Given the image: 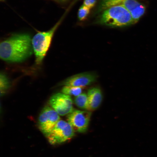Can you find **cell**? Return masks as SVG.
I'll return each instance as SVG.
<instances>
[{
    "instance_id": "obj_14",
    "label": "cell",
    "mask_w": 157,
    "mask_h": 157,
    "mask_svg": "<svg viewBox=\"0 0 157 157\" xmlns=\"http://www.w3.org/2000/svg\"><path fill=\"white\" fill-rule=\"evenodd\" d=\"M90 9L84 5L79 8L78 13V17L80 21L85 19L90 12Z\"/></svg>"
},
{
    "instance_id": "obj_11",
    "label": "cell",
    "mask_w": 157,
    "mask_h": 157,
    "mask_svg": "<svg viewBox=\"0 0 157 157\" xmlns=\"http://www.w3.org/2000/svg\"><path fill=\"white\" fill-rule=\"evenodd\" d=\"M75 104L79 108L89 110V106L87 94L81 93L76 96L74 99Z\"/></svg>"
},
{
    "instance_id": "obj_2",
    "label": "cell",
    "mask_w": 157,
    "mask_h": 157,
    "mask_svg": "<svg viewBox=\"0 0 157 157\" xmlns=\"http://www.w3.org/2000/svg\"><path fill=\"white\" fill-rule=\"evenodd\" d=\"M99 13L96 23L99 24L112 27H120L134 24L129 11L122 6H113Z\"/></svg>"
},
{
    "instance_id": "obj_13",
    "label": "cell",
    "mask_w": 157,
    "mask_h": 157,
    "mask_svg": "<svg viewBox=\"0 0 157 157\" xmlns=\"http://www.w3.org/2000/svg\"><path fill=\"white\" fill-rule=\"evenodd\" d=\"M0 92L1 95L3 94L9 88L10 84L6 76L3 73L0 74Z\"/></svg>"
},
{
    "instance_id": "obj_18",
    "label": "cell",
    "mask_w": 157,
    "mask_h": 157,
    "mask_svg": "<svg viewBox=\"0 0 157 157\" xmlns=\"http://www.w3.org/2000/svg\"></svg>"
},
{
    "instance_id": "obj_17",
    "label": "cell",
    "mask_w": 157,
    "mask_h": 157,
    "mask_svg": "<svg viewBox=\"0 0 157 157\" xmlns=\"http://www.w3.org/2000/svg\"><path fill=\"white\" fill-rule=\"evenodd\" d=\"M0 1H4V0H0Z\"/></svg>"
},
{
    "instance_id": "obj_10",
    "label": "cell",
    "mask_w": 157,
    "mask_h": 157,
    "mask_svg": "<svg viewBox=\"0 0 157 157\" xmlns=\"http://www.w3.org/2000/svg\"><path fill=\"white\" fill-rule=\"evenodd\" d=\"M89 110L97 109L101 104L102 100V95L101 90L97 87L89 89L87 94Z\"/></svg>"
},
{
    "instance_id": "obj_12",
    "label": "cell",
    "mask_w": 157,
    "mask_h": 157,
    "mask_svg": "<svg viewBox=\"0 0 157 157\" xmlns=\"http://www.w3.org/2000/svg\"><path fill=\"white\" fill-rule=\"evenodd\" d=\"M84 87L72 86L64 85L62 90L63 93L69 95H73L75 97L81 93Z\"/></svg>"
},
{
    "instance_id": "obj_7",
    "label": "cell",
    "mask_w": 157,
    "mask_h": 157,
    "mask_svg": "<svg viewBox=\"0 0 157 157\" xmlns=\"http://www.w3.org/2000/svg\"><path fill=\"white\" fill-rule=\"evenodd\" d=\"M91 114L89 111L74 109L68 114L67 122L75 132L84 133L87 129Z\"/></svg>"
},
{
    "instance_id": "obj_1",
    "label": "cell",
    "mask_w": 157,
    "mask_h": 157,
    "mask_svg": "<svg viewBox=\"0 0 157 157\" xmlns=\"http://www.w3.org/2000/svg\"><path fill=\"white\" fill-rule=\"evenodd\" d=\"M30 35L27 33L13 35L0 44V57L2 60L12 62H21L32 53Z\"/></svg>"
},
{
    "instance_id": "obj_8",
    "label": "cell",
    "mask_w": 157,
    "mask_h": 157,
    "mask_svg": "<svg viewBox=\"0 0 157 157\" xmlns=\"http://www.w3.org/2000/svg\"><path fill=\"white\" fill-rule=\"evenodd\" d=\"M72 103L70 96L63 93L54 94L49 100L51 108L61 116L68 114L73 110Z\"/></svg>"
},
{
    "instance_id": "obj_5",
    "label": "cell",
    "mask_w": 157,
    "mask_h": 157,
    "mask_svg": "<svg viewBox=\"0 0 157 157\" xmlns=\"http://www.w3.org/2000/svg\"><path fill=\"white\" fill-rule=\"evenodd\" d=\"M74 132L68 122L60 120L46 137L51 144L55 145L70 139L74 135Z\"/></svg>"
},
{
    "instance_id": "obj_6",
    "label": "cell",
    "mask_w": 157,
    "mask_h": 157,
    "mask_svg": "<svg viewBox=\"0 0 157 157\" xmlns=\"http://www.w3.org/2000/svg\"><path fill=\"white\" fill-rule=\"evenodd\" d=\"M60 120L59 115L52 108L48 106L44 107L39 116L38 127L46 137Z\"/></svg>"
},
{
    "instance_id": "obj_4",
    "label": "cell",
    "mask_w": 157,
    "mask_h": 157,
    "mask_svg": "<svg viewBox=\"0 0 157 157\" xmlns=\"http://www.w3.org/2000/svg\"><path fill=\"white\" fill-rule=\"evenodd\" d=\"M115 5H120L125 8L131 13L134 24L137 22L145 13V8L137 0H100L97 12L102 11Z\"/></svg>"
},
{
    "instance_id": "obj_9",
    "label": "cell",
    "mask_w": 157,
    "mask_h": 157,
    "mask_svg": "<svg viewBox=\"0 0 157 157\" xmlns=\"http://www.w3.org/2000/svg\"><path fill=\"white\" fill-rule=\"evenodd\" d=\"M97 78V75L93 73H82L67 78L63 81L61 84L64 86L84 87L95 81Z\"/></svg>"
},
{
    "instance_id": "obj_3",
    "label": "cell",
    "mask_w": 157,
    "mask_h": 157,
    "mask_svg": "<svg viewBox=\"0 0 157 157\" xmlns=\"http://www.w3.org/2000/svg\"><path fill=\"white\" fill-rule=\"evenodd\" d=\"M63 19V17L51 28L46 31L39 32L31 40L35 62L40 64L42 62L48 50L53 35Z\"/></svg>"
},
{
    "instance_id": "obj_16",
    "label": "cell",
    "mask_w": 157,
    "mask_h": 157,
    "mask_svg": "<svg viewBox=\"0 0 157 157\" xmlns=\"http://www.w3.org/2000/svg\"><path fill=\"white\" fill-rule=\"evenodd\" d=\"M58 0L62 2H65L68 1L69 0Z\"/></svg>"
},
{
    "instance_id": "obj_15",
    "label": "cell",
    "mask_w": 157,
    "mask_h": 157,
    "mask_svg": "<svg viewBox=\"0 0 157 157\" xmlns=\"http://www.w3.org/2000/svg\"><path fill=\"white\" fill-rule=\"evenodd\" d=\"M97 0H84L83 5L90 9L95 5Z\"/></svg>"
}]
</instances>
